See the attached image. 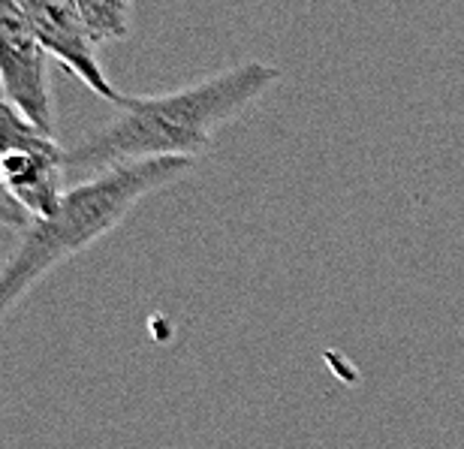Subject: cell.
<instances>
[{"label": "cell", "mask_w": 464, "mask_h": 449, "mask_svg": "<svg viewBox=\"0 0 464 449\" xmlns=\"http://www.w3.org/2000/svg\"><path fill=\"white\" fill-rule=\"evenodd\" d=\"M0 227H9V229H18V232H24L27 227H31V218H27L22 205H18L4 187H0Z\"/></svg>", "instance_id": "7"}, {"label": "cell", "mask_w": 464, "mask_h": 449, "mask_svg": "<svg viewBox=\"0 0 464 449\" xmlns=\"http://www.w3.org/2000/svg\"><path fill=\"white\" fill-rule=\"evenodd\" d=\"M22 9L31 18L43 49L70 67L85 85L109 102L121 106L127 97L112 88L103 67L97 61V43L91 40L85 22H82L76 0H22Z\"/></svg>", "instance_id": "5"}, {"label": "cell", "mask_w": 464, "mask_h": 449, "mask_svg": "<svg viewBox=\"0 0 464 449\" xmlns=\"http://www.w3.org/2000/svg\"><path fill=\"white\" fill-rule=\"evenodd\" d=\"M67 151L0 100V187L31 220H45L63 202Z\"/></svg>", "instance_id": "3"}, {"label": "cell", "mask_w": 464, "mask_h": 449, "mask_svg": "<svg viewBox=\"0 0 464 449\" xmlns=\"http://www.w3.org/2000/svg\"><path fill=\"white\" fill-rule=\"evenodd\" d=\"M76 9L94 43L124 40L127 36L130 4H121V0H76Z\"/></svg>", "instance_id": "6"}, {"label": "cell", "mask_w": 464, "mask_h": 449, "mask_svg": "<svg viewBox=\"0 0 464 449\" xmlns=\"http://www.w3.org/2000/svg\"><path fill=\"white\" fill-rule=\"evenodd\" d=\"M193 170L197 161L188 157L139 161L100 172L67 190L61 209L45 220H31L13 254L0 263V317L15 302H22L54 266L112 232L130 209H136V202L160 187L175 184Z\"/></svg>", "instance_id": "2"}, {"label": "cell", "mask_w": 464, "mask_h": 449, "mask_svg": "<svg viewBox=\"0 0 464 449\" xmlns=\"http://www.w3.org/2000/svg\"><path fill=\"white\" fill-rule=\"evenodd\" d=\"M277 76L281 70L272 63L247 61L188 88L157 97H127L106 127L70 148L67 166L94 179L115 166L139 161H197L211 148L218 130L254 106Z\"/></svg>", "instance_id": "1"}, {"label": "cell", "mask_w": 464, "mask_h": 449, "mask_svg": "<svg viewBox=\"0 0 464 449\" xmlns=\"http://www.w3.org/2000/svg\"><path fill=\"white\" fill-rule=\"evenodd\" d=\"M45 61L49 52L43 49L22 0H0V88L18 115L54 136Z\"/></svg>", "instance_id": "4"}]
</instances>
